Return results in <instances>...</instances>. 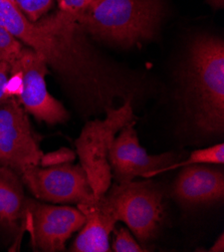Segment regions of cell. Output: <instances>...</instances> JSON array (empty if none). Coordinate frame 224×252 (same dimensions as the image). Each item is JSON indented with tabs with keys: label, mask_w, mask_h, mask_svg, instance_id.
Returning <instances> with one entry per match:
<instances>
[{
	"label": "cell",
	"mask_w": 224,
	"mask_h": 252,
	"mask_svg": "<svg viewBox=\"0 0 224 252\" xmlns=\"http://www.w3.org/2000/svg\"><path fill=\"white\" fill-rule=\"evenodd\" d=\"M0 25L60 73L90 110H106L116 97L132 98L129 81L97 55L76 15L59 10L32 22L14 0H0Z\"/></svg>",
	"instance_id": "cell-1"
},
{
	"label": "cell",
	"mask_w": 224,
	"mask_h": 252,
	"mask_svg": "<svg viewBox=\"0 0 224 252\" xmlns=\"http://www.w3.org/2000/svg\"><path fill=\"white\" fill-rule=\"evenodd\" d=\"M208 1L215 7H222L224 0H208Z\"/></svg>",
	"instance_id": "cell-22"
},
{
	"label": "cell",
	"mask_w": 224,
	"mask_h": 252,
	"mask_svg": "<svg viewBox=\"0 0 224 252\" xmlns=\"http://www.w3.org/2000/svg\"><path fill=\"white\" fill-rule=\"evenodd\" d=\"M105 120L88 122L76 141L77 153L96 199L105 195L111 186L112 172L108 160L109 149L116 134L135 121L132 98L120 108H107Z\"/></svg>",
	"instance_id": "cell-4"
},
{
	"label": "cell",
	"mask_w": 224,
	"mask_h": 252,
	"mask_svg": "<svg viewBox=\"0 0 224 252\" xmlns=\"http://www.w3.org/2000/svg\"><path fill=\"white\" fill-rule=\"evenodd\" d=\"M22 75L19 102L36 120L48 125L64 123L68 114L64 106L47 92L45 75L48 72L45 61L31 47L22 48L19 58L11 64Z\"/></svg>",
	"instance_id": "cell-10"
},
{
	"label": "cell",
	"mask_w": 224,
	"mask_h": 252,
	"mask_svg": "<svg viewBox=\"0 0 224 252\" xmlns=\"http://www.w3.org/2000/svg\"><path fill=\"white\" fill-rule=\"evenodd\" d=\"M17 8L31 21L40 19L54 4V0H14Z\"/></svg>",
	"instance_id": "cell-16"
},
{
	"label": "cell",
	"mask_w": 224,
	"mask_h": 252,
	"mask_svg": "<svg viewBox=\"0 0 224 252\" xmlns=\"http://www.w3.org/2000/svg\"><path fill=\"white\" fill-rule=\"evenodd\" d=\"M10 72V64L0 61V105L8 97L6 95V84Z\"/></svg>",
	"instance_id": "cell-20"
},
{
	"label": "cell",
	"mask_w": 224,
	"mask_h": 252,
	"mask_svg": "<svg viewBox=\"0 0 224 252\" xmlns=\"http://www.w3.org/2000/svg\"><path fill=\"white\" fill-rule=\"evenodd\" d=\"M27 197L19 174L0 167V226L15 230L22 222Z\"/></svg>",
	"instance_id": "cell-13"
},
{
	"label": "cell",
	"mask_w": 224,
	"mask_h": 252,
	"mask_svg": "<svg viewBox=\"0 0 224 252\" xmlns=\"http://www.w3.org/2000/svg\"><path fill=\"white\" fill-rule=\"evenodd\" d=\"M210 252H223L224 251V235L221 234L219 238L215 241L212 247L209 248Z\"/></svg>",
	"instance_id": "cell-21"
},
{
	"label": "cell",
	"mask_w": 224,
	"mask_h": 252,
	"mask_svg": "<svg viewBox=\"0 0 224 252\" xmlns=\"http://www.w3.org/2000/svg\"><path fill=\"white\" fill-rule=\"evenodd\" d=\"M173 195L186 206L216 202L224 196L223 171L198 164L187 166L174 183Z\"/></svg>",
	"instance_id": "cell-11"
},
{
	"label": "cell",
	"mask_w": 224,
	"mask_h": 252,
	"mask_svg": "<svg viewBox=\"0 0 224 252\" xmlns=\"http://www.w3.org/2000/svg\"><path fill=\"white\" fill-rule=\"evenodd\" d=\"M94 0H58L60 10L79 15L85 11Z\"/></svg>",
	"instance_id": "cell-19"
},
{
	"label": "cell",
	"mask_w": 224,
	"mask_h": 252,
	"mask_svg": "<svg viewBox=\"0 0 224 252\" xmlns=\"http://www.w3.org/2000/svg\"><path fill=\"white\" fill-rule=\"evenodd\" d=\"M74 153L72 151L63 148L56 152H52L48 154H43L39 166L41 167H48V166H55L61 165L64 163H69L74 160Z\"/></svg>",
	"instance_id": "cell-18"
},
{
	"label": "cell",
	"mask_w": 224,
	"mask_h": 252,
	"mask_svg": "<svg viewBox=\"0 0 224 252\" xmlns=\"http://www.w3.org/2000/svg\"><path fill=\"white\" fill-rule=\"evenodd\" d=\"M78 209L86 216V223L74 240L70 251L108 252L109 236L117 223L116 219L101 198L78 204Z\"/></svg>",
	"instance_id": "cell-12"
},
{
	"label": "cell",
	"mask_w": 224,
	"mask_h": 252,
	"mask_svg": "<svg viewBox=\"0 0 224 252\" xmlns=\"http://www.w3.org/2000/svg\"><path fill=\"white\" fill-rule=\"evenodd\" d=\"M83 30L96 37L133 45L150 40L162 18L160 0H94L76 15Z\"/></svg>",
	"instance_id": "cell-3"
},
{
	"label": "cell",
	"mask_w": 224,
	"mask_h": 252,
	"mask_svg": "<svg viewBox=\"0 0 224 252\" xmlns=\"http://www.w3.org/2000/svg\"><path fill=\"white\" fill-rule=\"evenodd\" d=\"M134 126L135 122L126 125L109 149L108 160L112 178H115L117 183L133 181L138 176L153 178L160 170L175 163L179 158V155L173 152L149 155L140 145Z\"/></svg>",
	"instance_id": "cell-9"
},
{
	"label": "cell",
	"mask_w": 224,
	"mask_h": 252,
	"mask_svg": "<svg viewBox=\"0 0 224 252\" xmlns=\"http://www.w3.org/2000/svg\"><path fill=\"white\" fill-rule=\"evenodd\" d=\"M42 155L28 114L15 97H7L0 105V167L19 174L39 166Z\"/></svg>",
	"instance_id": "cell-7"
},
{
	"label": "cell",
	"mask_w": 224,
	"mask_h": 252,
	"mask_svg": "<svg viewBox=\"0 0 224 252\" xmlns=\"http://www.w3.org/2000/svg\"><path fill=\"white\" fill-rule=\"evenodd\" d=\"M115 252H143L145 249L132 237L129 231L125 228H120L116 231L115 240L113 243Z\"/></svg>",
	"instance_id": "cell-17"
},
{
	"label": "cell",
	"mask_w": 224,
	"mask_h": 252,
	"mask_svg": "<svg viewBox=\"0 0 224 252\" xmlns=\"http://www.w3.org/2000/svg\"><path fill=\"white\" fill-rule=\"evenodd\" d=\"M116 219L145 242L158 232L163 220V194L152 181L115 183L102 197Z\"/></svg>",
	"instance_id": "cell-5"
},
{
	"label": "cell",
	"mask_w": 224,
	"mask_h": 252,
	"mask_svg": "<svg viewBox=\"0 0 224 252\" xmlns=\"http://www.w3.org/2000/svg\"><path fill=\"white\" fill-rule=\"evenodd\" d=\"M19 176L35 198L46 202L79 204L95 198L81 165L64 163L48 167L30 166Z\"/></svg>",
	"instance_id": "cell-6"
},
{
	"label": "cell",
	"mask_w": 224,
	"mask_h": 252,
	"mask_svg": "<svg viewBox=\"0 0 224 252\" xmlns=\"http://www.w3.org/2000/svg\"><path fill=\"white\" fill-rule=\"evenodd\" d=\"M220 164L222 165L224 163V145L217 144L212 147L206 148V149H200L196 150L192 152L187 160L178 162V163H173L162 170H160L158 174L175 170L180 167H187L195 164Z\"/></svg>",
	"instance_id": "cell-14"
},
{
	"label": "cell",
	"mask_w": 224,
	"mask_h": 252,
	"mask_svg": "<svg viewBox=\"0 0 224 252\" xmlns=\"http://www.w3.org/2000/svg\"><path fill=\"white\" fill-rule=\"evenodd\" d=\"M22 48L19 40L0 25V61L11 65L19 58Z\"/></svg>",
	"instance_id": "cell-15"
},
{
	"label": "cell",
	"mask_w": 224,
	"mask_h": 252,
	"mask_svg": "<svg viewBox=\"0 0 224 252\" xmlns=\"http://www.w3.org/2000/svg\"><path fill=\"white\" fill-rule=\"evenodd\" d=\"M22 222H26L35 249L64 251L65 242L86 223L78 208L53 206L27 199Z\"/></svg>",
	"instance_id": "cell-8"
},
{
	"label": "cell",
	"mask_w": 224,
	"mask_h": 252,
	"mask_svg": "<svg viewBox=\"0 0 224 252\" xmlns=\"http://www.w3.org/2000/svg\"><path fill=\"white\" fill-rule=\"evenodd\" d=\"M184 84L196 127L208 134L224 129V43L202 35L190 44Z\"/></svg>",
	"instance_id": "cell-2"
}]
</instances>
